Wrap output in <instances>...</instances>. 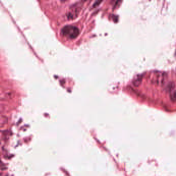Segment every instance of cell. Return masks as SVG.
Instances as JSON below:
<instances>
[{"label": "cell", "instance_id": "cell-1", "mask_svg": "<svg viewBox=\"0 0 176 176\" xmlns=\"http://www.w3.org/2000/svg\"><path fill=\"white\" fill-rule=\"evenodd\" d=\"M62 35L69 39H74L79 36V29L76 26L68 25L65 26L61 30Z\"/></svg>", "mask_w": 176, "mask_h": 176}, {"label": "cell", "instance_id": "cell-2", "mask_svg": "<svg viewBox=\"0 0 176 176\" xmlns=\"http://www.w3.org/2000/svg\"><path fill=\"white\" fill-rule=\"evenodd\" d=\"M81 7L80 6H79V4L72 6V8H70V10L67 14V17L68 19H74L77 17L81 10Z\"/></svg>", "mask_w": 176, "mask_h": 176}, {"label": "cell", "instance_id": "cell-3", "mask_svg": "<svg viewBox=\"0 0 176 176\" xmlns=\"http://www.w3.org/2000/svg\"><path fill=\"white\" fill-rule=\"evenodd\" d=\"M8 118L6 116L0 115V128L3 127L7 124Z\"/></svg>", "mask_w": 176, "mask_h": 176}, {"label": "cell", "instance_id": "cell-4", "mask_svg": "<svg viewBox=\"0 0 176 176\" xmlns=\"http://www.w3.org/2000/svg\"><path fill=\"white\" fill-rule=\"evenodd\" d=\"M170 98L172 99V100L173 102L175 101V99H176V91H175V89H172V91H171L170 95Z\"/></svg>", "mask_w": 176, "mask_h": 176}, {"label": "cell", "instance_id": "cell-5", "mask_svg": "<svg viewBox=\"0 0 176 176\" xmlns=\"http://www.w3.org/2000/svg\"><path fill=\"white\" fill-rule=\"evenodd\" d=\"M140 77L138 76V78H136V79H135L133 81V84L134 85H135V86H138V85L141 84V77L140 78Z\"/></svg>", "mask_w": 176, "mask_h": 176}]
</instances>
